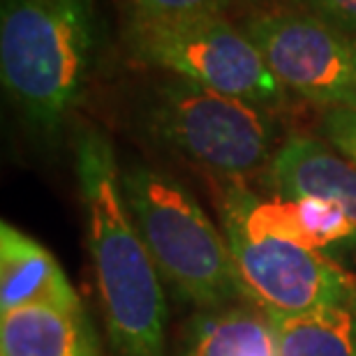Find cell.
<instances>
[{
    "label": "cell",
    "mask_w": 356,
    "mask_h": 356,
    "mask_svg": "<svg viewBox=\"0 0 356 356\" xmlns=\"http://www.w3.org/2000/svg\"><path fill=\"white\" fill-rule=\"evenodd\" d=\"M123 42L132 58L148 67L264 109L275 111L287 97L252 40L227 19L225 7L165 17L127 10Z\"/></svg>",
    "instance_id": "obj_5"
},
{
    "label": "cell",
    "mask_w": 356,
    "mask_h": 356,
    "mask_svg": "<svg viewBox=\"0 0 356 356\" xmlns=\"http://www.w3.org/2000/svg\"><path fill=\"white\" fill-rule=\"evenodd\" d=\"M72 146L111 350L116 356H167L165 282L127 211L111 141L81 125Z\"/></svg>",
    "instance_id": "obj_1"
},
{
    "label": "cell",
    "mask_w": 356,
    "mask_h": 356,
    "mask_svg": "<svg viewBox=\"0 0 356 356\" xmlns=\"http://www.w3.org/2000/svg\"><path fill=\"white\" fill-rule=\"evenodd\" d=\"M326 21L347 35H356V0H280Z\"/></svg>",
    "instance_id": "obj_14"
},
{
    "label": "cell",
    "mask_w": 356,
    "mask_h": 356,
    "mask_svg": "<svg viewBox=\"0 0 356 356\" xmlns=\"http://www.w3.org/2000/svg\"><path fill=\"white\" fill-rule=\"evenodd\" d=\"M134 123L151 144L225 181L266 169L282 144L270 109L174 74L139 90Z\"/></svg>",
    "instance_id": "obj_3"
},
{
    "label": "cell",
    "mask_w": 356,
    "mask_h": 356,
    "mask_svg": "<svg viewBox=\"0 0 356 356\" xmlns=\"http://www.w3.org/2000/svg\"><path fill=\"white\" fill-rule=\"evenodd\" d=\"M130 12L153 14V17H165V14H188L202 10H220L227 5V0H123Z\"/></svg>",
    "instance_id": "obj_16"
},
{
    "label": "cell",
    "mask_w": 356,
    "mask_h": 356,
    "mask_svg": "<svg viewBox=\"0 0 356 356\" xmlns=\"http://www.w3.org/2000/svg\"><path fill=\"white\" fill-rule=\"evenodd\" d=\"M220 218L250 238H282L319 252H356V229L350 218L322 199L259 197L243 181H227Z\"/></svg>",
    "instance_id": "obj_8"
},
{
    "label": "cell",
    "mask_w": 356,
    "mask_h": 356,
    "mask_svg": "<svg viewBox=\"0 0 356 356\" xmlns=\"http://www.w3.org/2000/svg\"><path fill=\"white\" fill-rule=\"evenodd\" d=\"M178 356H280L275 319L250 301L197 310L181 333Z\"/></svg>",
    "instance_id": "obj_11"
},
{
    "label": "cell",
    "mask_w": 356,
    "mask_h": 356,
    "mask_svg": "<svg viewBox=\"0 0 356 356\" xmlns=\"http://www.w3.org/2000/svg\"><path fill=\"white\" fill-rule=\"evenodd\" d=\"M222 232L248 298L270 317L356 303V275L326 252L282 238H250L227 222Z\"/></svg>",
    "instance_id": "obj_7"
},
{
    "label": "cell",
    "mask_w": 356,
    "mask_h": 356,
    "mask_svg": "<svg viewBox=\"0 0 356 356\" xmlns=\"http://www.w3.org/2000/svg\"><path fill=\"white\" fill-rule=\"evenodd\" d=\"M322 134L356 165V109H329L322 116Z\"/></svg>",
    "instance_id": "obj_15"
},
{
    "label": "cell",
    "mask_w": 356,
    "mask_h": 356,
    "mask_svg": "<svg viewBox=\"0 0 356 356\" xmlns=\"http://www.w3.org/2000/svg\"><path fill=\"white\" fill-rule=\"evenodd\" d=\"M120 185L162 282L197 310L250 301L222 227L169 174L144 162L120 169Z\"/></svg>",
    "instance_id": "obj_4"
},
{
    "label": "cell",
    "mask_w": 356,
    "mask_h": 356,
    "mask_svg": "<svg viewBox=\"0 0 356 356\" xmlns=\"http://www.w3.org/2000/svg\"><path fill=\"white\" fill-rule=\"evenodd\" d=\"M28 305L81 310L56 257L10 222L0 225V315Z\"/></svg>",
    "instance_id": "obj_10"
},
{
    "label": "cell",
    "mask_w": 356,
    "mask_h": 356,
    "mask_svg": "<svg viewBox=\"0 0 356 356\" xmlns=\"http://www.w3.org/2000/svg\"><path fill=\"white\" fill-rule=\"evenodd\" d=\"M284 90L329 109H356V35L287 3L259 5L236 21Z\"/></svg>",
    "instance_id": "obj_6"
},
{
    "label": "cell",
    "mask_w": 356,
    "mask_h": 356,
    "mask_svg": "<svg viewBox=\"0 0 356 356\" xmlns=\"http://www.w3.org/2000/svg\"><path fill=\"white\" fill-rule=\"evenodd\" d=\"M264 174L275 197L322 199L343 211L356 229V165L326 139L287 137Z\"/></svg>",
    "instance_id": "obj_9"
},
{
    "label": "cell",
    "mask_w": 356,
    "mask_h": 356,
    "mask_svg": "<svg viewBox=\"0 0 356 356\" xmlns=\"http://www.w3.org/2000/svg\"><path fill=\"white\" fill-rule=\"evenodd\" d=\"M92 0H0V79L24 123L56 139L79 106L97 49Z\"/></svg>",
    "instance_id": "obj_2"
},
{
    "label": "cell",
    "mask_w": 356,
    "mask_h": 356,
    "mask_svg": "<svg viewBox=\"0 0 356 356\" xmlns=\"http://www.w3.org/2000/svg\"><path fill=\"white\" fill-rule=\"evenodd\" d=\"M0 356H102L86 310L28 305L0 315Z\"/></svg>",
    "instance_id": "obj_12"
},
{
    "label": "cell",
    "mask_w": 356,
    "mask_h": 356,
    "mask_svg": "<svg viewBox=\"0 0 356 356\" xmlns=\"http://www.w3.org/2000/svg\"><path fill=\"white\" fill-rule=\"evenodd\" d=\"M273 319L280 356H356V303Z\"/></svg>",
    "instance_id": "obj_13"
}]
</instances>
